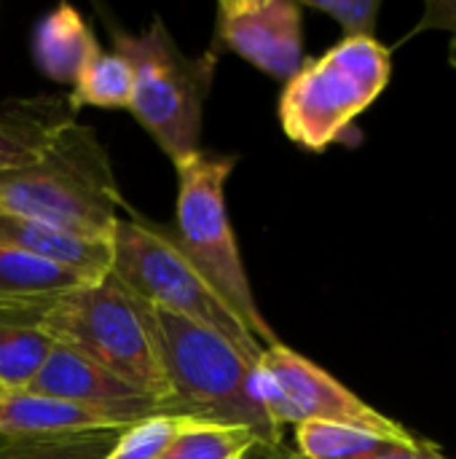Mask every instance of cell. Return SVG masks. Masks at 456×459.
Listing matches in <instances>:
<instances>
[{
    "instance_id": "6da1fadb",
    "label": "cell",
    "mask_w": 456,
    "mask_h": 459,
    "mask_svg": "<svg viewBox=\"0 0 456 459\" xmlns=\"http://www.w3.org/2000/svg\"><path fill=\"white\" fill-rule=\"evenodd\" d=\"M124 199L113 164L91 126L56 118L16 167L0 169V212L110 242Z\"/></svg>"
},
{
    "instance_id": "7a4b0ae2",
    "label": "cell",
    "mask_w": 456,
    "mask_h": 459,
    "mask_svg": "<svg viewBox=\"0 0 456 459\" xmlns=\"http://www.w3.org/2000/svg\"><path fill=\"white\" fill-rule=\"evenodd\" d=\"M156 344L169 387V414L196 422L245 428L269 449H282V428L271 422L255 393V360L226 336L151 307Z\"/></svg>"
},
{
    "instance_id": "3957f363",
    "label": "cell",
    "mask_w": 456,
    "mask_h": 459,
    "mask_svg": "<svg viewBox=\"0 0 456 459\" xmlns=\"http://www.w3.org/2000/svg\"><path fill=\"white\" fill-rule=\"evenodd\" d=\"M35 325L56 344L151 395L169 414V387L156 344L151 307L113 274L86 282L46 307Z\"/></svg>"
},
{
    "instance_id": "277c9868",
    "label": "cell",
    "mask_w": 456,
    "mask_h": 459,
    "mask_svg": "<svg viewBox=\"0 0 456 459\" xmlns=\"http://www.w3.org/2000/svg\"><path fill=\"white\" fill-rule=\"evenodd\" d=\"M113 51L134 70L132 113L177 167L199 151L204 100L215 81L218 56H188L161 19L142 32L113 27Z\"/></svg>"
},
{
    "instance_id": "5b68a950",
    "label": "cell",
    "mask_w": 456,
    "mask_h": 459,
    "mask_svg": "<svg viewBox=\"0 0 456 459\" xmlns=\"http://www.w3.org/2000/svg\"><path fill=\"white\" fill-rule=\"evenodd\" d=\"M110 274L153 309L185 317L234 342L250 360L266 350L223 296L185 258L172 231L137 212L118 218L110 237Z\"/></svg>"
},
{
    "instance_id": "8992f818",
    "label": "cell",
    "mask_w": 456,
    "mask_h": 459,
    "mask_svg": "<svg viewBox=\"0 0 456 459\" xmlns=\"http://www.w3.org/2000/svg\"><path fill=\"white\" fill-rule=\"evenodd\" d=\"M237 167V156L196 151L177 169V215L172 237L185 253V258L202 272V277L223 296V301L237 312L247 331L263 344H277V333L263 320L242 253L226 210V180Z\"/></svg>"
},
{
    "instance_id": "52a82bcc",
    "label": "cell",
    "mask_w": 456,
    "mask_h": 459,
    "mask_svg": "<svg viewBox=\"0 0 456 459\" xmlns=\"http://www.w3.org/2000/svg\"><path fill=\"white\" fill-rule=\"evenodd\" d=\"M390 78L387 46L376 38H341L285 83L280 124L293 143L320 153L347 137L355 118L384 94Z\"/></svg>"
},
{
    "instance_id": "ba28073f",
    "label": "cell",
    "mask_w": 456,
    "mask_h": 459,
    "mask_svg": "<svg viewBox=\"0 0 456 459\" xmlns=\"http://www.w3.org/2000/svg\"><path fill=\"white\" fill-rule=\"evenodd\" d=\"M253 379L266 414L280 428H298L304 422H339L382 433L398 444L419 441L400 422L368 406L349 387L333 379L325 368L293 352L282 342L261 352V358L255 360Z\"/></svg>"
},
{
    "instance_id": "9c48e42d",
    "label": "cell",
    "mask_w": 456,
    "mask_h": 459,
    "mask_svg": "<svg viewBox=\"0 0 456 459\" xmlns=\"http://www.w3.org/2000/svg\"><path fill=\"white\" fill-rule=\"evenodd\" d=\"M220 43L261 73L290 81L304 67V16L293 0H223Z\"/></svg>"
},
{
    "instance_id": "30bf717a",
    "label": "cell",
    "mask_w": 456,
    "mask_h": 459,
    "mask_svg": "<svg viewBox=\"0 0 456 459\" xmlns=\"http://www.w3.org/2000/svg\"><path fill=\"white\" fill-rule=\"evenodd\" d=\"M27 393L65 398L86 409L110 414L126 425H137L148 417L167 414L159 401H153L151 395L140 393L137 387L126 385L116 374L86 360L65 344H54L46 366L40 368Z\"/></svg>"
},
{
    "instance_id": "8fae6325",
    "label": "cell",
    "mask_w": 456,
    "mask_h": 459,
    "mask_svg": "<svg viewBox=\"0 0 456 459\" xmlns=\"http://www.w3.org/2000/svg\"><path fill=\"white\" fill-rule=\"evenodd\" d=\"M0 247H11L40 261L56 264L67 272H75L86 282H97L110 274L113 250L110 242L83 239L70 231L54 229L40 221L19 218L0 212Z\"/></svg>"
},
{
    "instance_id": "7c38bea8",
    "label": "cell",
    "mask_w": 456,
    "mask_h": 459,
    "mask_svg": "<svg viewBox=\"0 0 456 459\" xmlns=\"http://www.w3.org/2000/svg\"><path fill=\"white\" fill-rule=\"evenodd\" d=\"M132 425L86 409L81 403L38 395V393H11L0 406V438L11 436H78V433H105L126 430Z\"/></svg>"
},
{
    "instance_id": "4fadbf2b",
    "label": "cell",
    "mask_w": 456,
    "mask_h": 459,
    "mask_svg": "<svg viewBox=\"0 0 456 459\" xmlns=\"http://www.w3.org/2000/svg\"><path fill=\"white\" fill-rule=\"evenodd\" d=\"M86 285L83 277L35 255L0 247V317L32 320L56 299Z\"/></svg>"
},
{
    "instance_id": "5bb4252c",
    "label": "cell",
    "mask_w": 456,
    "mask_h": 459,
    "mask_svg": "<svg viewBox=\"0 0 456 459\" xmlns=\"http://www.w3.org/2000/svg\"><path fill=\"white\" fill-rule=\"evenodd\" d=\"M102 51L91 27L73 5H56L46 13L32 38V56L43 75L56 83H75L83 67Z\"/></svg>"
},
{
    "instance_id": "9a60e30c",
    "label": "cell",
    "mask_w": 456,
    "mask_h": 459,
    "mask_svg": "<svg viewBox=\"0 0 456 459\" xmlns=\"http://www.w3.org/2000/svg\"><path fill=\"white\" fill-rule=\"evenodd\" d=\"M54 339L32 320L0 317V385L11 393H24L46 366Z\"/></svg>"
},
{
    "instance_id": "2e32d148",
    "label": "cell",
    "mask_w": 456,
    "mask_h": 459,
    "mask_svg": "<svg viewBox=\"0 0 456 459\" xmlns=\"http://www.w3.org/2000/svg\"><path fill=\"white\" fill-rule=\"evenodd\" d=\"M134 97V70L118 51H99L73 83L70 105L129 110Z\"/></svg>"
},
{
    "instance_id": "e0dca14e",
    "label": "cell",
    "mask_w": 456,
    "mask_h": 459,
    "mask_svg": "<svg viewBox=\"0 0 456 459\" xmlns=\"http://www.w3.org/2000/svg\"><path fill=\"white\" fill-rule=\"evenodd\" d=\"M258 446H263L261 438L245 428L196 422L185 417L159 459H247Z\"/></svg>"
},
{
    "instance_id": "ac0fdd59",
    "label": "cell",
    "mask_w": 456,
    "mask_h": 459,
    "mask_svg": "<svg viewBox=\"0 0 456 459\" xmlns=\"http://www.w3.org/2000/svg\"><path fill=\"white\" fill-rule=\"evenodd\" d=\"M387 444H398V441L355 425L304 422L296 428L298 459H360L379 452Z\"/></svg>"
},
{
    "instance_id": "d6986e66",
    "label": "cell",
    "mask_w": 456,
    "mask_h": 459,
    "mask_svg": "<svg viewBox=\"0 0 456 459\" xmlns=\"http://www.w3.org/2000/svg\"><path fill=\"white\" fill-rule=\"evenodd\" d=\"M121 433L105 430L78 436H11L0 438V459H105Z\"/></svg>"
},
{
    "instance_id": "ffe728a7",
    "label": "cell",
    "mask_w": 456,
    "mask_h": 459,
    "mask_svg": "<svg viewBox=\"0 0 456 459\" xmlns=\"http://www.w3.org/2000/svg\"><path fill=\"white\" fill-rule=\"evenodd\" d=\"M183 420L185 417L177 414H156L126 428L105 459H159L180 430Z\"/></svg>"
},
{
    "instance_id": "44dd1931",
    "label": "cell",
    "mask_w": 456,
    "mask_h": 459,
    "mask_svg": "<svg viewBox=\"0 0 456 459\" xmlns=\"http://www.w3.org/2000/svg\"><path fill=\"white\" fill-rule=\"evenodd\" d=\"M54 121L56 118L40 116V110L0 113V169L24 164L35 153V145Z\"/></svg>"
},
{
    "instance_id": "7402d4cb",
    "label": "cell",
    "mask_w": 456,
    "mask_h": 459,
    "mask_svg": "<svg viewBox=\"0 0 456 459\" xmlns=\"http://www.w3.org/2000/svg\"><path fill=\"white\" fill-rule=\"evenodd\" d=\"M304 5L339 22L344 38H376V16L382 11L379 0H306Z\"/></svg>"
},
{
    "instance_id": "603a6c76",
    "label": "cell",
    "mask_w": 456,
    "mask_h": 459,
    "mask_svg": "<svg viewBox=\"0 0 456 459\" xmlns=\"http://www.w3.org/2000/svg\"><path fill=\"white\" fill-rule=\"evenodd\" d=\"M427 30H446L456 40V0H427L425 3V11H422L417 27L411 30V35L427 32Z\"/></svg>"
},
{
    "instance_id": "cb8c5ba5",
    "label": "cell",
    "mask_w": 456,
    "mask_h": 459,
    "mask_svg": "<svg viewBox=\"0 0 456 459\" xmlns=\"http://www.w3.org/2000/svg\"><path fill=\"white\" fill-rule=\"evenodd\" d=\"M360 459H449L443 457L435 446L417 441V444H387L374 455H366Z\"/></svg>"
},
{
    "instance_id": "d4e9b609",
    "label": "cell",
    "mask_w": 456,
    "mask_h": 459,
    "mask_svg": "<svg viewBox=\"0 0 456 459\" xmlns=\"http://www.w3.org/2000/svg\"><path fill=\"white\" fill-rule=\"evenodd\" d=\"M247 459H298V457H293L285 446L282 449H269V446H258L253 455Z\"/></svg>"
},
{
    "instance_id": "484cf974",
    "label": "cell",
    "mask_w": 456,
    "mask_h": 459,
    "mask_svg": "<svg viewBox=\"0 0 456 459\" xmlns=\"http://www.w3.org/2000/svg\"><path fill=\"white\" fill-rule=\"evenodd\" d=\"M449 62H452V67L456 70V40H452V46H449Z\"/></svg>"
},
{
    "instance_id": "4316f807",
    "label": "cell",
    "mask_w": 456,
    "mask_h": 459,
    "mask_svg": "<svg viewBox=\"0 0 456 459\" xmlns=\"http://www.w3.org/2000/svg\"><path fill=\"white\" fill-rule=\"evenodd\" d=\"M8 395H11V390H5V387L0 385V406L5 403V398H8Z\"/></svg>"
}]
</instances>
